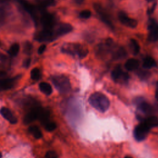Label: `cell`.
Here are the masks:
<instances>
[{
    "label": "cell",
    "mask_w": 158,
    "mask_h": 158,
    "mask_svg": "<svg viewBox=\"0 0 158 158\" xmlns=\"http://www.w3.org/2000/svg\"><path fill=\"white\" fill-rule=\"evenodd\" d=\"M88 101L92 107L101 112H106L110 106V102L107 97L99 92L91 94Z\"/></svg>",
    "instance_id": "cell-1"
},
{
    "label": "cell",
    "mask_w": 158,
    "mask_h": 158,
    "mask_svg": "<svg viewBox=\"0 0 158 158\" xmlns=\"http://www.w3.org/2000/svg\"><path fill=\"white\" fill-rule=\"evenodd\" d=\"M61 50L63 52L80 59L85 57L88 54V49L83 44L79 43H67L62 46Z\"/></svg>",
    "instance_id": "cell-2"
},
{
    "label": "cell",
    "mask_w": 158,
    "mask_h": 158,
    "mask_svg": "<svg viewBox=\"0 0 158 158\" xmlns=\"http://www.w3.org/2000/svg\"><path fill=\"white\" fill-rule=\"evenodd\" d=\"M51 80L59 92L65 93L70 89L71 85L67 77L63 75H57L52 76Z\"/></svg>",
    "instance_id": "cell-3"
},
{
    "label": "cell",
    "mask_w": 158,
    "mask_h": 158,
    "mask_svg": "<svg viewBox=\"0 0 158 158\" xmlns=\"http://www.w3.org/2000/svg\"><path fill=\"white\" fill-rule=\"evenodd\" d=\"M39 22L43 29H52L56 25V19L55 16L44 10L41 13L39 18Z\"/></svg>",
    "instance_id": "cell-4"
},
{
    "label": "cell",
    "mask_w": 158,
    "mask_h": 158,
    "mask_svg": "<svg viewBox=\"0 0 158 158\" xmlns=\"http://www.w3.org/2000/svg\"><path fill=\"white\" fill-rule=\"evenodd\" d=\"M151 128L143 121L137 125L133 131V135L135 139L138 141H142L147 137Z\"/></svg>",
    "instance_id": "cell-5"
},
{
    "label": "cell",
    "mask_w": 158,
    "mask_h": 158,
    "mask_svg": "<svg viewBox=\"0 0 158 158\" xmlns=\"http://www.w3.org/2000/svg\"><path fill=\"white\" fill-rule=\"evenodd\" d=\"M34 39L39 42H51L56 38L52 28L43 29L35 35Z\"/></svg>",
    "instance_id": "cell-6"
},
{
    "label": "cell",
    "mask_w": 158,
    "mask_h": 158,
    "mask_svg": "<svg viewBox=\"0 0 158 158\" xmlns=\"http://www.w3.org/2000/svg\"><path fill=\"white\" fill-rule=\"evenodd\" d=\"M115 45L112 39L108 38L104 43H101L97 47V54L100 56H104L108 53H112Z\"/></svg>",
    "instance_id": "cell-7"
},
{
    "label": "cell",
    "mask_w": 158,
    "mask_h": 158,
    "mask_svg": "<svg viewBox=\"0 0 158 158\" xmlns=\"http://www.w3.org/2000/svg\"><path fill=\"white\" fill-rule=\"evenodd\" d=\"M94 9L98 14L101 20L110 28L114 29V26L112 23V22L110 18V15L106 12V10L103 8V7L99 4L95 3L94 4Z\"/></svg>",
    "instance_id": "cell-8"
},
{
    "label": "cell",
    "mask_w": 158,
    "mask_h": 158,
    "mask_svg": "<svg viewBox=\"0 0 158 158\" xmlns=\"http://www.w3.org/2000/svg\"><path fill=\"white\" fill-rule=\"evenodd\" d=\"M111 77L114 81L119 83H126L129 79L128 74L124 72L120 65L114 69L111 73Z\"/></svg>",
    "instance_id": "cell-9"
},
{
    "label": "cell",
    "mask_w": 158,
    "mask_h": 158,
    "mask_svg": "<svg viewBox=\"0 0 158 158\" xmlns=\"http://www.w3.org/2000/svg\"><path fill=\"white\" fill-rule=\"evenodd\" d=\"M135 104L137 106L138 110L143 114L151 116L153 109L151 104L147 102L142 98H137L135 100Z\"/></svg>",
    "instance_id": "cell-10"
},
{
    "label": "cell",
    "mask_w": 158,
    "mask_h": 158,
    "mask_svg": "<svg viewBox=\"0 0 158 158\" xmlns=\"http://www.w3.org/2000/svg\"><path fill=\"white\" fill-rule=\"evenodd\" d=\"M72 30V26L70 24L67 23H60L57 25L56 24V25L53 28L56 38L70 33Z\"/></svg>",
    "instance_id": "cell-11"
},
{
    "label": "cell",
    "mask_w": 158,
    "mask_h": 158,
    "mask_svg": "<svg viewBox=\"0 0 158 158\" xmlns=\"http://www.w3.org/2000/svg\"><path fill=\"white\" fill-rule=\"evenodd\" d=\"M148 40L151 42L158 40V24L153 19H150L148 23Z\"/></svg>",
    "instance_id": "cell-12"
},
{
    "label": "cell",
    "mask_w": 158,
    "mask_h": 158,
    "mask_svg": "<svg viewBox=\"0 0 158 158\" xmlns=\"http://www.w3.org/2000/svg\"><path fill=\"white\" fill-rule=\"evenodd\" d=\"M118 18L120 22L126 27L129 28H135L138 25V22L136 20L130 18L125 12H120L118 15Z\"/></svg>",
    "instance_id": "cell-13"
},
{
    "label": "cell",
    "mask_w": 158,
    "mask_h": 158,
    "mask_svg": "<svg viewBox=\"0 0 158 158\" xmlns=\"http://www.w3.org/2000/svg\"><path fill=\"white\" fill-rule=\"evenodd\" d=\"M20 76H15L12 78H4L0 80V91H6L14 87Z\"/></svg>",
    "instance_id": "cell-14"
},
{
    "label": "cell",
    "mask_w": 158,
    "mask_h": 158,
    "mask_svg": "<svg viewBox=\"0 0 158 158\" xmlns=\"http://www.w3.org/2000/svg\"><path fill=\"white\" fill-rule=\"evenodd\" d=\"M41 110V107H35L34 108L31 109L30 112L25 116L23 122L25 124H28L33 122L36 119L38 118L39 114Z\"/></svg>",
    "instance_id": "cell-15"
},
{
    "label": "cell",
    "mask_w": 158,
    "mask_h": 158,
    "mask_svg": "<svg viewBox=\"0 0 158 158\" xmlns=\"http://www.w3.org/2000/svg\"><path fill=\"white\" fill-rule=\"evenodd\" d=\"M0 113L5 119L8 120L12 124H15L17 123V120L16 117H15V116L13 115L12 113L8 108L2 107L0 109Z\"/></svg>",
    "instance_id": "cell-16"
},
{
    "label": "cell",
    "mask_w": 158,
    "mask_h": 158,
    "mask_svg": "<svg viewBox=\"0 0 158 158\" xmlns=\"http://www.w3.org/2000/svg\"><path fill=\"white\" fill-rule=\"evenodd\" d=\"M111 54L112 57L115 60L122 59L127 56V51L123 47L115 46Z\"/></svg>",
    "instance_id": "cell-17"
},
{
    "label": "cell",
    "mask_w": 158,
    "mask_h": 158,
    "mask_svg": "<svg viewBox=\"0 0 158 158\" xmlns=\"http://www.w3.org/2000/svg\"><path fill=\"white\" fill-rule=\"evenodd\" d=\"M139 65V62L138 60L134 59V58H131L128 59L126 62L125 63L124 67L126 70L128 71H133L135 70H136Z\"/></svg>",
    "instance_id": "cell-18"
},
{
    "label": "cell",
    "mask_w": 158,
    "mask_h": 158,
    "mask_svg": "<svg viewBox=\"0 0 158 158\" xmlns=\"http://www.w3.org/2000/svg\"><path fill=\"white\" fill-rule=\"evenodd\" d=\"M49 117H50L49 111L47 109L41 108L39 116H38V119L40 120L41 123H43L44 125L46 123L49 122L50 121Z\"/></svg>",
    "instance_id": "cell-19"
},
{
    "label": "cell",
    "mask_w": 158,
    "mask_h": 158,
    "mask_svg": "<svg viewBox=\"0 0 158 158\" xmlns=\"http://www.w3.org/2000/svg\"><path fill=\"white\" fill-rule=\"evenodd\" d=\"M156 65H157L156 62L152 57H150V56L146 57L143 60V67L146 69H152L153 67H155Z\"/></svg>",
    "instance_id": "cell-20"
},
{
    "label": "cell",
    "mask_w": 158,
    "mask_h": 158,
    "mask_svg": "<svg viewBox=\"0 0 158 158\" xmlns=\"http://www.w3.org/2000/svg\"><path fill=\"white\" fill-rule=\"evenodd\" d=\"M39 88L40 91L46 95H50L52 92L51 86L47 82H41L39 84Z\"/></svg>",
    "instance_id": "cell-21"
},
{
    "label": "cell",
    "mask_w": 158,
    "mask_h": 158,
    "mask_svg": "<svg viewBox=\"0 0 158 158\" xmlns=\"http://www.w3.org/2000/svg\"><path fill=\"white\" fill-rule=\"evenodd\" d=\"M28 131L36 139H40L42 136V133L40 129L37 126H30L28 128Z\"/></svg>",
    "instance_id": "cell-22"
},
{
    "label": "cell",
    "mask_w": 158,
    "mask_h": 158,
    "mask_svg": "<svg viewBox=\"0 0 158 158\" xmlns=\"http://www.w3.org/2000/svg\"><path fill=\"white\" fill-rule=\"evenodd\" d=\"M130 47L134 55H136L139 53L140 51V46L137 41L134 39H131L130 40Z\"/></svg>",
    "instance_id": "cell-23"
},
{
    "label": "cell",
    "mask_w": 158,
    "mask_h": 158,
    "mask_svg": "<svg viewBox=\"0 0 158 158\" xmlns=\"http://www.w3.org/2000/svg\"><path fill=\"white\" fill-rule=\"evenodd\" d=\"M19 50H20V45L18 43H15L10 46L9 49L7 51V53L10 56L15 57L18 54Z\"/></svg>",
    "instance_id": "cell-24"
},
{
    "label": "cell",
    "mask_w": 158,
    "mask_h": 158,
    "mask_svg": "<svg viewBox=\"0 0 158 158\" xmlns=\"http://www.w3.org/2000/svg\"><path fill=\"white\" fill-rule=\"evenodd\" d=\"M30 77L33 80L37 81L41 78V72L37 67L33 68L30 72Z\"/></svg>",
    "instance_id": "cell-25"
},
{
    "label": "cell",
    "mask_w": 158,
    "mask_h": 158,
    "mask_svg": "<svg viewBox=\"0 0 158 158\" xmlns=\"http://www.w3.org/2000/svg\"><path fill=\"white\" fill-rule=\"evenodd\" d=\"M36 1L39 4V6L43 8L53 6L55 3V0H36Z\"/></svg>",
    "instance_id": "cell-26"
},
{
    "label": "cell",
    "mask_w": 158,
    "mask_h": 158,
    "mask_svg": "<svg viewBox=\"0 0 158 158\" xmlns=\"http://www.w3.org/2000/svg\"><path fill=\"white\" fill-rule=\"evenodd\" d=\"M137 75L140 79L145 80L150 77L151 73L146 70H139L137 72Z\"/></svg>",
    "instance_id": "cell-27"
},
{
    "label": "cell",
    "mask_w": 158,
    "mask_h": 158,
    "mask_svg": "<svg viewBox=\"0 0 158 158\" xmlns=\"http://www.w3.org/2000/svg\"><path fill=\"white\" fill-rule=\"evenodd\" d=\"M33 48V46L31 43L29 41H27L23 45V52L27 54H30Z\"/></svg>",
    "instance_id": "cell-28"
},
{
    "label": "cell",
    "mask_w": 158,
    "mask_h": 158,
    "mask_svg": "<svg viewBox=\"0 0 158 158\" xmlns=\"http://www.w3.org/2000/svg\"><path fill=\"white\" fill-rule=\"evenodd\" d=\"M44 126L45 127V129L48 131H52L54 130L56 128V124L54 122L51 121H49V122L46 123Z\"/></svg>",
    "instance_id": "cell-29"
},
{
    "label": "cell",
    "mask_w": 158,
    "mask_h": 158,
    "mask_svg": "<svg viewBox=\"0 0 158 158\" xmlns=\"http://www.w3.org/2000/svg\"><path fill=\"white\" fill-rule=\"evenodd\" d=\"M91 15V12L89 10H88V9H85L81 11L79 14L80 17L82 19H88L90 17Z\"/></svg>",
    "instance_id": "cell-30"
},
{
    "label": "cell",
    "mask_w": 158,
    "mask_h": 158,
    "mask_svg": "<svg viewBox=\"0 0 158 158\" xmlns=\"http://www.w3.org/2000/svg\"><path fill=\"white\" fill-rule=\"evenodd\" d=\"M6 18V12L2 6H0V25L4 22Z\"/></svg>",
    "instance_id": "cell-31"
},
{
    "label": "cell",
    "mask_w": 158,
    "mask_h": 158,
    "mask_svg": "<svg viewBox=\"0 0 158 158\" xmlns=\"http://www.w3.org/2000/svg\"><path fill=\"white\" fill-rule=\"evenodd\" d=\"M45 158H58V156L55 151H49L46 153Z\"/></svg>",
    "instance_id": "cell-32"
},
{
    "label": "cell",
    "mask_w": 158,
    "mask_h": 158,
    "mask_svg": "<svg viewBox=\"0 0 158 158\" xmlns=\"http://www.w3.org/2000/svg\"><path fill=\"white\" fill-rule=\"evenodd\" d=\"M31 64V59L30 58H27L24 61H23V66L26 68V69H28L30 65Z\"/></svg>",
    "instance_id": "cell-33"
},
{
    "label": "cell",
    "mask_w": 158,
    "mask_h": 158,
    "mask_svg": "<svg viewBox=\"0 0 158 158\" xmlns=\"http://www.w3.org/2000/svg\"><path fill=\"white\" fill-rule=\"evenodd\" d=\"M46 46L45 44L41 45L38 49V54H42L44 52V51L46 50Z\"/></svg>",
    "instance_id": "cell-34"
},
{
    "label": "cell",
    "mask_w": 158,
    "mask_h": 158,
    "mask_svg": "<svg viewBox=\"0 0 158 158\" xmlns=\"http://www.w3.org/2000/svg\"><path fill=\"white\" fill-rule=\"evenodd\" d=\"M10 0H0V6H2L4 5L7 4Z\"/></svg>",
    "instance_id": "cell-35"
},
{
    "label": "cell",
    "mask_w": 158,
    "mask_h": 158,
    "mask_svg": "<svg viewBox=\"0 0 158 158\" xmlns=\"http://www.w3.org/2000/svg\"><path fill=\"white\" fill-rule=\"evenodd\" d=\"M155 96L157 100L158 101V81L156 83V92H155Z\"/></svg>",
    "instance_id": "cell-36"
},
{
    "label": "cell",
    "mask_w": 158,
    "mask_h": 158,
    "mask_svg": "<svg viewBox=\"0 0 158 158\" xmlns=\"http://www.w3.org/2000/svg\"><path fill=\"white\" fill-rule=\"evenodd\" d=\"M155 6H156V4H154L151 8H150V9L149 10H148V12L149 13V14H151V13H152V12H153V10H154V9H155Z\"/></svg>",
    "instance_id": "cell-37"
},
{
    "label": "cell",
    "mask_w": 158,
    "mask_h": 158,
    "mask_svg": "<svg viewBox=\"0 0 158 158\" xmlns=\"http://www.w3.org/2000/svg\"><path fill=\"white\" fill-rule=\"evenodd\" d=\"M83 1L84 0H75V3H77V4H81V3H83Z\"/></svg>",
    "instance_id": "cell-38"
},
{
    "label": "cell",
    "mask_w": 158,
    "mask_h": 158,
    "mask_svg": "<svg viewBox=\"0 0 158 158\" xmlns=\"http://www.w3.org/2000/svg\"><path fill=\"white\" fill-rule=\"evenodd\" d=\"M6 74V73L2 71H0V77H2Z\"/></svg>",
    "instance_id": "cell-39"
},
{
    "label": "cell",
    "mask_w": 158,
    "mask_h": 158,
    "mask_svg": "<svg viewBox=\"0 0 158 158\" xmlns=\"http://www.w3.org/2000/svg\"><path fill=\"white\" fill-rule=\"evenodd\" d=\"M148 2H152V1H154L155 0H146Z\"/></svg>",
    "instance_id": "cell-40"
},
{
    "label": "cell",
    "mask_w": 158,
    "mask_h": 158,
    "mask_svg": "<svg viewBox=\"0 0 158 158\" xmlns=\"http://www.w3.org/2000/svg\"><path fill=\"white\" fill-rule=\"evenodd\" d=\"M1 157H2V154H1V153L0 152V158H1Z\"/></svg>",
    "instance_id": "cell-41"
},
{
    "label": "cell",
    "mask_w": 158,
    "mask_h": 158,
    "mask_svg": "<svg viewBox=\"0 0 158 158\" xmlns=\"http://www.w3.org/2000/svg\"><path fill=\"white\" fill-rule=\"evenodd\" d=\"M125 158H132V157H128V156H127V157H125Z\"/></svg>",
    "instance_id": "cell-42"
}]
</instances>
